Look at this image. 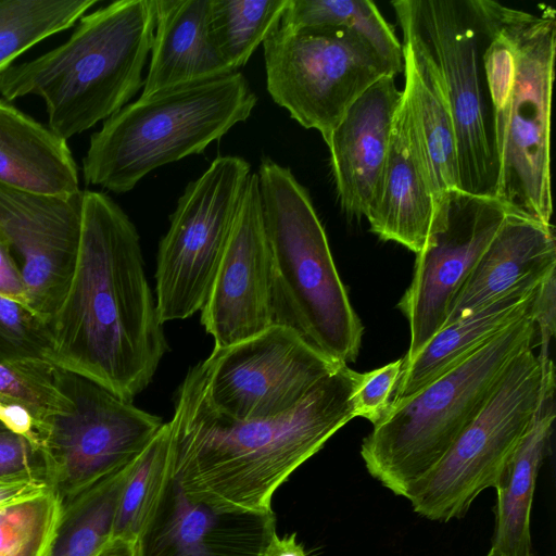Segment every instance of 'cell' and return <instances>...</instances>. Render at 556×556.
Returning a JSON list of instances; mask_svg holds the SVG:
<instances>
[{"label":"cell","instance_id":"obj_11","mask_svg":"<svg viewBox=\"0 0 556 556\" xmlns=\"http://www.w3.org/2000/svg\"><path fill=\"white\" fill-rule=\"evenodd\" d=\"M53 378L72 406L42 422L39 446L63 504L132 463L165 422L72 371L54 366Z\"/></svg>","mask_w":556,"mask_h":556},{"label":"cell","instance_id":"obj_5","mask_svg":"<svg viewBox=\"0 0 556 556\" xmlns=\"http://www.w3.org/2000/svg\"><path fill=\"white\" fill-rule=\"evenodd\" d=\"M258 184L270 251L274 325L293 328L339 364L358 355L364 327L351 305L307 189L263 159Z\"/></svg>","mask_w":556,"mask_h":556},{"label":"cell","instance_id":"obj_9","mask_svg":"<svg viewBox=\"0 0 556 556\" xmlns=\"http://www.w3.org/2000/svg\"><path fill=\"white\" fill-rule=\"evenodd\" d=\"M527 348L509 364L493 394L433 470L409 493L413 509L432 521L463 517L495 488L540 404L545 362Z\"/></svg>","mask_w":556,"mask_h":556},{"label":"cell","instance_id":"obj_42","mask_svg":"<svg viewBox=\"0 0 556 556\" xmlns=\"http://www.w3.org/2000/svg\"><path fill=\"white\" fill-rule=\"evenodd\" d=\"M3 430H7V429H5V428H4V426L0 422V432H1V431H3Z\"/></svg>","mask_w":556,"mask_h":556},{"label":"cell","instance_id":"obj_6","mask_svg":"<svg viewBox=\"0 0 556 556\" xmlns=\"http://www.w3.org/2000/svg\"><path fill=\"white\" fill-rule=\"evenodd\" d=\"M538 345L530 314L422 389L391 402L361 446L370 476L407 498L480 413L511 361Z\"/></svg>","mask_w":556,"mask_h":556},{"label":"cell","instance_id":"obj_14","mask_svg":"<svg viewBox=\"0 0 556 556\" xmlns=\"http://www.w3.org/2000/svg\"><path fill=\"white\" fill-rule=\"evenodd\" d=\"M509 213L494 197L460 189L441 197L428 240L416 254L412 282L399 303L410 331L403 364L443 328L454 295Z\"/></svg>","mask_w":556,"mask_h":556},{"label":"cell","instance_id":"obj_23","mask_svg":"<svg viewBox=\"0 0 556 556\" xmlns=\"http://www.w3.org/2000/svg\"><path fill=\"white\" fill-rule=\"evenodd\" d=\"M546 277L528 279L443 327L412 361L403 364L391 402L414 394L507 327L530 315L538 289Z\"/></svg>","mask_w":556,"mask_h":556},{"label":"cell","instance_id":"obj_17","mask_svg":"<svg viewBox=\"0 0 556 556\" xmlns=\"http://www.w3.org/2000/svg\"><path fill=\"white\" fill-rule=\"evenodd\" d=\"M276 534L274 511H224L187 497L173 478L138 542L139 556H263Z\"/></svg>","mask_w":556,"mask_h":556},{"label":"cell","instance_id":"obj_2","mask_svg":"<svg viewBox=\"0 0 556 556\" xmlns=\"http://www.w3.org/2000/svg\"><path fill=\"white\" fill-rule=\"evenodd\" d=\"M143 265L128 215L108 194L83 191L79 250L49 324V362L131 403L168 350Z\"/></svg>","mask_w":556,"mask_h":556},{"label":"cell","instance_id":"obj_34","mask_svg":"<svg viewBox=\"0 0 556 556\" xmlns=\"http://www.w3.org/2000/svg\"><path fill=\"white\" fill-rule=\"evenodd\" d=\"M403 358L380 368L358 374L353 393L356 417L376 425L387 413L396 382L402 372Z\"/></svg>","mask_w":556,"mask_h":556},{"label":"cell","instance_id":"obj_39","mask_svg":"<svg viewBox=\"0 0 556 556\" xmlns=\"http://www.w3.org/2000/svg\"><path fill=\"white\" fill-rule=\"evenodd\" d=\"M50 489L46 481L39 479L0 481V509Z\"/></svg>","mask_w":556,"mask_h":556},{"label":"cell","instance_id":"obj_7","mask_svg":"<svg viewBox=\"0 0 556 556\" xmlns=\"http://www.w3.org/2000/svg\"><path fill=\"white\" fill-rule=\"evenodd\" d=\"M256 102L239 71L140 97L91 135L83 159L85 181L128 192L155 168L203 152L247 121Z\"/></svg>","mask_w":556,"mask_h":556},{"label":"cell","instance_id":"obj_19","mask_svg":"<svg viewBox=\"0 0 556 556\" xmlns=\"http://www.w3.org/2000/svg\"><path fill=\"white\" fill-rule=\"evenodd\" d=\"M393 75L371 85L324 140L342 210L366 216L384 168L394 116L403 98Z\"/></svg>","mask_w":556,"mask_h":556},{"label":"cell","instance_id":"obj_4","mask_svg":"<svg viewBox=\"0 0 556 556\" xmlns=\"http://www.w3.org/2000/svg\"><path fill=\"white\" fill-rule=\"evenodd\" d=\"M556 12L506 7L484 53L497 157L495 198L510 212L551 224V100Z\"/></svg>","mask_w":556,"mask_h":556},{"label":"cell","instance_id":"obj_26","mask_svg":"<svg viewBox=\"0 0 556 556\" xmlns=\"http://www.w3.org/2000/svg\"><path fill=\"white\" fill-rule=\"evenodd\" d=\"M132 463L63 503L49 556H97L106 546Z\"/></svg>","mask_w":556,"mask_h":556},{"label":"cell","instance_id":"obj_36","mask_svg":"<svg viewBox=\"0 0 556 556\" xmlns=\"http://www.w3.org/2000/svg\"><path fill=\"white\" fill-rule=\"evenodd\" d=\"M556 271L540 285L531 311L538 336L539 354L549 356V345L556 332Z\"/></svg>","mask_w":556,"mask_h":556},{"label":"cell","instance_id":"obj_27","mask_svg":"<svg viewBox=\"0 0 556 556\" xmlns=\"http://www.w3.org/2000/svg\"><path fill=\"white\" fill-rule=\"evenodd\" d=\"M172 480L169 428L165 422L131 465L118 500L113 538L138 543L154 520Z\"/></svg>","mask_w":556,"mask_h":556},{"label":"cell","instance_id":"obj_16","mask_svg":"<svg viewBox=\"0 0 556 556\" xmlns=\"http://www.w3.org/2000/svg\"><path fill=\"white\" fill-rule=\"evenodd\" d=\"M270 251L258 176L251 173L200 321L214 348L252 338L274 325Z\"/></svg>","mask_w":556,"mask_h":556},{"label":"cell","instance_id":"obj_24","mask_svg":"<svg viewBox=\"0 0 556 556\" xmlns=\"http://www.w3.org/2000/svg\"><path fill=\"white\" fill-rule=\"evenodd\" d=\"M0 184L49 195L81 191L66 140L1 99Z\"/></svg>","mask_w":556,"mask_h":556},{"label":"cell","instance_id":"obj_21","mask_svg":"<svg viewBox=\"0 0 556 556\" xmlns=\"http://www.w3.org/2000/svg\"><path fill=\"white\" fill-rule=\"evenodd\" d=\"M154 11L151 59L140 97L235 72L213 43L211 0H154Z\"/></svg>","mask_w":556,"mask_h":556},{"label":"cell","instance_id":"obj_28","mask_svg":"<svg viewBox=\"0 0 556 556\" xmlns=\"http://www.w3.org/2000/svg\"><path fill=\"white\" fill-rule=\"evenodd\" d=\"M279 25L289 30L349 27L371 43L394 75L403 71L402 43L372 1L289 0Z\"/></svg>","mask_w":556,"mask_h":556},{"label":"cell","instance_id":"obj_32","mask_svg":"<svg viewBox=\"0 0 556 556\" xmlns=\"http://www.w3.org/2000/svg\"><path fill=\"white\" fill-rule=\"evenodd\" d=\"M54 365L42 359L0 363V396L25 406L39 427L45 420L70 410L72 401L56 387Z\"/></svg>","mask_w":556,"mask_h":556},{"label":"cell","instance_id":"obj_30","mask_svg":"<svg viewBox=\"0 0 556 556\" xmlns=\"http://www.w3.org/2000/svg\"><path fill=\"white\" fill-rule=\"evenodd\" d=\"M98 0H0V74L27 49L71 27Z\"/></svg>","mask_w":556,"mask_h":556},{"label":"cell","instance_id":"obj_38","mask_svg":"<svg viewBox=\"0 0 556 556\" xmlns=\"http://www.w3.org/2000/svg\"><path fill=\"white\" fill-rule=\"evenodd\" d=\"M0 295L27 305V293L17 263L0 233Z\"/></svg>","mask_w":556,"mask_h":556},{"label":"cell","instance_id":"obj_15","mask_svg":"<svg viewBox=\"0 0 556 556\" xmlns=\"http://www.w3.org/2000/svg\"><path fill=\"white\" fill-rule=\"evenodd\" d=\"M81 215L83 191L49 195L0 184V233L21 270L28 307L48 326L71 285Z\"/></svg>","mask_w":556,"mask_h":556},{"label":"cell","instance_id":"obj_1","mask_svg":"<svg viewBox=\"0 0 556 556\" xmlns=\"http://www.w3.org/2000/svg\"><path fill=\"white\" fill-rule=\"evenodd\" d=\"M357 371L341 365L295 407L239 420L207 400L193 366L168 424L173 478L193 502L217 510L268 513L276 491L355 415Z\"/></svg>","mask_w":556,"mask_h":556},{"label":"cell","instance_id":"obj_35","mask_svg":"<svg viewBox=\"0 0 556 556\" xmlns=\"http://www.w3.org/2000/svg\"><path fill=\"white\" fill-rule=\"evenodd\" d=\"M25 479L47 482L42 453L28 439L3 430L0 432V481Z\"/></svg>","mask_w":556,"mask_h":556},{"label":"cell","instance_id":"obj_8","mask_svg":"<svg viewBox=\"0 0 556 556\" xmlns=\"http://www.w3.org/2000/svg\"><path fill=\"white\" fill-rule=\"evenodd\" d=\"M403 34L435 65L457 143L458 189L495 198L497 157L484 53L506 7L491 0H395Z\"/></svg>","mask_w":556,"mask_h":556},{"label":"cell","instance_id":"obj_25","mask_svg":"<svg viewBox=\"0 0 556 556\" xmlns=\"http://www.w3.org/2000/svg\"><path fill=\"white\" fill-rule=\"evenodd\" d=\"M404 93L407 98L430 169L438 203L458 189L457 143L442 78L427 53L403 34Z\"/></svg>","mask_w":556,"mask_h":556},{"label":"cell","instance_id":"obj_40","mask_svg":"<svg viewBox=\"0 0 556 556\" xmlns=\"http://www.w3.org/2000/svg\"><path fill=\"white\" fill-rule=\"evenodd\" d=\"M263 556H308L302 544L296 541V533L278 536L276 533L267 544Z\"/></svg>","mask_w":556,"mask_h":556},{"label":"cell","instance_id":"obj_22","mask_svg":"<svg viewBox=\"0 0 556 556\" xmlns=\"http://www.w3.org/2000/svg\"><path fill=\"white\" fill-rule=\"evenodd\" d=\"M555 367L545 362L543 394L534 418L497 484L490 556H532L531 509L540 467L555 420Z\"/></svg>","mask_w":556,"mask_h":556},{"label":"cell","instance_id":"obj_18","mask_svg":"<svg viewBox=\"0 0 556 556\" xmlns=\"http://www.w3.org/2000/svg\"><path fill=\"white\" fill-rule=\"evenodd\" d=\"M435 207L428 160L403 91L382 176L365 217L380 239L418 254L428 240Z\"/></svg>","mask_w":556,"mask_h":556},{"label":"cell","instance_id":"obj_12","mask_svg":"<svg viewBox=\"0 0 556 556\" xmlns=\"http://www.w3.org/2000/svg\"><path fill=\"white\" fill-rule=\"evenodd\" d=\"M240 156H217L186 187L156 258V307L162 324L202 309L251 175Z\"/></svg>","mask_w":556,"mask_h":556},{"label":"cell","instance_id":"obj_10","mask_svg":"<svg viewBox=\"0 0 556 556\" xmlns=\"http://www.w3.org/2000/svg\"><path fill=\"white\" fill-rule=\"evenodd\" d=\"M262 45L269 96L324 140L371 85L395 76L364 36L344 26L289 30L279 25Z\"/></svg>","mask_w":556,"mask_h":556},{"label":"cell","instance_id":"obj_20","mask_svg":"<svg viewBox=\"0 0 556 556\" xmlns=\"http://www.w3.org/2000/svg\"><path fill=\"white\" fill-rule=\"evenodd\" d=\"M556 270L552 224L509 213L454 295L443 327L479 309L519 283Z\"/></svg>","mask_w":556,"mask_h":556},{"label":"cell","instance_id":"obj_31","mask_svg":"<svg viewBox=\"0 0 556 556\" xmlns=\"http://www.w3.org/2000/svg\"><path fill=\"white\" fill-rule=\"evenodd\" d=\"M62 508L50 489L0 509V556H49Z\"/></svg>","mask_w":556,"mask_h":556},{"label":"cell","instance_id":"obj_33","mask_svg":"<svg viewBox=\"0 0 556 556\" xmlns=\"http://www.w3.org/2000/svg\"><path fill=\"white\" fill-rule=\"evenodd\" d=\"M50 352L49 326L29 307L0 295V363L49 362Z\"/></svg>","mask_w":556,"mask_h":556},{"label":"cell","instance_id":"obj_37","mask_svg":"<svg viewBox=\"0 0 556 556\" xmlns=\"http://www.w3.org/2000/svg\"><path fill=\"white\" fill-rule=\"evenodd\" d=\"M0 422L7 430L28 439L40 448L39 424L25 406L0 396Z\"/></svg>","mask_w":556,"mask_h":556},{"label":"cell","instance_id":"obj_13","mask_svg":"<svg viewBox=\"0 0 556 556\" xmlns=\"http://www.w3.org/2000/svg\"><path fill=\"white\" fill-rule=\"evenodd\" d=\"M341 365L293 328L273 325L241 342L214 348L195 366L208 402L229 417L249 420L292 409Z\"/></svg>","mask_w":556,"mask_h":556},{"label":"cell","instance_id":"obj_3","mask_svg":"<svg viewBox=\"0 0 556 556\" xmlns=\"http://www.w3.org/2000/svg\"><path fill=\"white\" fill-rule=\"evenodd\" d=\"M155 25L154 0H118L80 17L68 40L0 74L7 101L35 94L49 128L67 140L123 106L143 86Z\"/></svg>","mask_w":556,"mask_h":556},{"label":"cell","instance_id":"obj_29","mask_svg":"<svg viewBox=\"0 0 556 556\" xmlns=\"http://www.w3.org/2000/svg\"><path fill=\"white\" fill-rule=\"evenodd\" d=\"M289 0H211L210 34L222 58L238 71L279 26Z\"/></svg>","mask_w":556,"mask_h":556},{"label":"cell","instance_id":"obj_41","mask_svg":"<svg viewBox=\"0 0 556 556\" xmlns=\"http://www.w3.org/2000/svg\"><path fill=\"white\" fill-rule=\"evenodd\" d=\"M97 556H139L138 543L113 538Z\"/></svg>","mask_w":556,"mask_h":556}]
</instances>
